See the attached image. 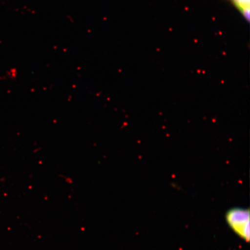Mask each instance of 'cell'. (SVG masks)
I'll use <instances>...</instances> for the list:
<instances>
[{
	"label": "cell",
	"instance_id": "obj_2",
	"mask_svg": "<svg viewBox=\"0 0 250 250\" xmlns=\"http://www.w3.org/2000/svg\"><path fill=\"white\" fill-rule=\"evenodd\" d=\"M237 9L249 22L250 21V0H228Z\"/></svg>",
	"mask_w": 250,
	"mask_h": 250
},
{
	"label": "cell",
	"instance_id": "obj_1",
	"mask_svg": "<svg viewBox=\"0 0 250 250\" xmlns=\"http://www.w3.org/2000/svg\"><path fill=\"white\" fill-rule=\"evenodd\" d=\"M227 223L237 236L246 242L250 240L249 209L233 208L226 213Z\"/></svg>",
	"mask_w": 250,
	"mask_h": 250
}]
</instances>
